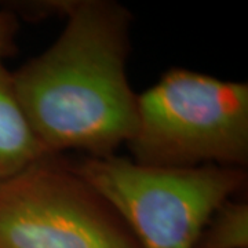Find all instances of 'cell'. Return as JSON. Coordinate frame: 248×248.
<instances>
[{"instance_id": "1", "label": "cell", "mask_w": 248, "mask_h": 248, "mask_svg": "<svg viewBox=\"0 0 248 248\" xmlns=\"http://www.w3.org/2000/svg\"><path fill=\"white\" fill-rule=\"evenodd\" d=\"M66 22L53 45L11 72L18 99L50 155H113L137 122L127 79L131 13L112 0H51L17 6Z\"/></svg>"}, {"instance_id": "2", "label": "cell", "mask_w": 248, "mask_h": 248, "mask_svg": "<svg viewBox=\"0 0 248 248\" xmlns=\"http://www.w3.org/2000/svg\"><path fill=\"white\" fill-rule=\"evenodd\" d=\"M134 161L153 167L246 166L248 84L174 68L137 95L127 141Z\"/></svg>"}, {"instance_id": "3", "label": "cell", "mask_w": 248, "mask_h": 248, "mask_svg": "<svg viewBox=\"0 0 248 248\" xmlns=\"http://www.w3.org/2000/svg\"><path fill=\"white\" fill-rule=\"evenodd\" d=\"M73 170L141 248H193L217 208L247 181L240 167H153L115 155L90 156Z\"/></svg>"}, {"instance_id": "4", "label": "cell", "mask_w": 248, "mask_h": 248, "mask_svg": "<svg viewBox=\"0 0 248 248\" xmlns=\"http://www.w3.org/2000/svg\"><path fill=\"white\" fill-rule=\"evenodd\" d=\"M0 248H141L110 205L55 155L0 181Z\"/></svg>"}, {"instance_id": "5", "label": "cell", "mask_w": 248, "mask_h": 248, "mask_svg": "<svg viewBox=\"0 0 248 248\" xmlns=\"http://www.w3.org/2000/svg\"><path fill=\"white\" fill-rule=\"evenodd\" d=\"M48 155L18 99L11 72L0 65V181Z\"/></svg>"}, {"instance_id": "6", "label": "cell", "mask_w": 248, "mask_h": 248, "mask_svg": "<svg viewBox=\"0 0 248 248\" xmlns=\"http://www.w3.org/2000/svg\"><path fill=\"white\" fill-rule=\"evenodd\" d=\"M193 248H248V203L226 200L205 223Z\"/></svg>"}, {"instance_id": "7", "label": "cell", "mask_w": 248, "mask_h": 248, "mask_svg": "<svg viewBox=\"0 0 248 248\" xmlns=\"http://www.w3.org/2000/svg\"><path fill=\"white\" fill-rule=\"evenodd\" d=\"M19 22L18 16L10 9L0 10V65L3 61L17 53V39Z\"/></svg>"}]
</instances>
